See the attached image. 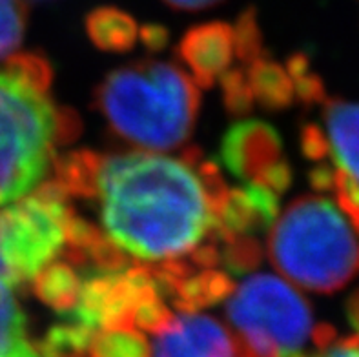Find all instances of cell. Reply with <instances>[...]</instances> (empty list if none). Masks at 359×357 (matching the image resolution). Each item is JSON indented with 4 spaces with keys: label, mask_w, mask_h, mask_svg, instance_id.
Returning a JSON list of instances; mask_svg holds the SVG:
<instances>
[{
    "label": "cell",
    "mask_w": 359,
    "mask_h": 357,
    "mask_svg": "<svg viewBox=\"0 0 359 357\" xmlns=\"http://www.w3.org/2000/svg\"><path fill=\"white\" fill-rule=\"evenodd\" d=\"M228 188L199 149L100 155L90 201L102 231L141 262L187 257L210 239Z\"/></svg>",
    "instance_id": "1"
},
{
    "label": "cell",
    "mask_w": 359,
    "mask_h": 357,
    "mask_svg": "<svg viewBox=\"0 0 359 357\" xmlns=\"http://www.w3.org/2000/svg\"><path fill=\"white\" fill-rule=\"evenodd\" d=\"M95 99L109 130L148 151L181 146L196 126L201 105L190 75L159 60L114 69L99 84Z\"/></svg>",
    "instance_id": "2"
},
{
    "label": "cell",
    "mask_w": 359,
    "mask_h": 357,
    "mask_svg": "<svg viewBox=\"0 0 359 357\" xmlns=\"http://www.w3.org/2000/svg\"><path fill=\"white\" fill-rule=\"evenodd\" d=\"M269 255L292 283L332 294L359 274V236L336 203L303 195L270 228Z\"/></svg>",
    "instance_id": "3"
},
{
    "label": "cell",
    "mask_w": 359,
    "mask_h": 357,
    "mask_svg": "<svg viewBox=\"0 0 359 357\" xmlns=\"http://www.w3.org/2000/svg\"><path fill=\"white\" fill-rule=\"evenodd\" d=\"M79 128L73 112L55 108L48 91L6 62L0 69V206L41 186L57 157L55 146L69 142Z\"/></svg>",
    "instance_id": "4"
},
{
    "label": "cell",
    "mask_w": 359,
    "mask_h": 357,
    "mask_svg": "<svg viewBox=\"0 0 359 357\" xmlns=\"http://www.w3.org/2000/svg\"><path fill=\"white\" fill-rule=\"evenodd\" d=\"M226 316L245 357H299L309 344L321 349L336 337L334 328L316 325L306 299L272 274H254L233 288Z\"/></svg>",
    "instance_id": "5"
},
{
    "label": "cell",
    "mask_w": 359,
    "mask_h": 357,
    "mask_svg": "<svg viewBox=\"0 0 359 357\" xmlns=\"http://www.w3.org/2000/svg\"><path fill=\"white\" fill-rule=\"evenodd\" d=\"M73 213L72 199L51 179L0 210V264L11 288L62 255Z\"/></svg>",
    "instance_id": "6"
},
{
    "label": "cell",
    "mask_w": 359,
    "mask_h": 357,
    "mask_svg": "<svg viewBox=\"0 0 359 357\" xmlns=\"http://www.w3.org/2000/svg\"><path fill=\"white\" fill-rule=\"evenodd\" d=\"M321 124H306L301 133L303 155L314 163L310 182L330 191L359 236V102H321Z\"/></svg>",
    "instance_id": "7"
},
{
    "label": "cell",
    "mask_w": 359,
    "mask_h": 357,
    "mask_svg": "<svg viewBox=\"0 0 359 357\" xmlns=\"http://www.w3.org/2000/svg\"><path fill=\"white\" fill-rule=\"evenodd\" d=\"M161 297L150 264L132 262L123 270L82 276L77 304L64 319L93 332L137 330V317L142 308Z\"/></svg>",
    "instance_id": "8"
},
{
    "label": "cell",
    "mask_w": 359,
    "mask_h": 357,
    "mask_svg": "<svg viewBox=\"0 0 359 357\" xmlns=\"http://www.w3.org/2000/svg\"><path fill=\"white\" fill-rule=\"evenodd\" d=\"M219 159L246 184L263 186L281 197L292 182L290 164L283 157L281 137L263 121H243L224 133Z\"/></svg>",
    "instance_id": "9"
},
{
    "label": "cell",
    "mask_w": 359,
    "mask_h": 357,
    "mask_svg": "<svg viewBox=\"0 0 359 357\" xmlns=\"http://www.w3.org/2000/svg\"><path fill=\"white\" fill-rule=\"evenodd\" d=\"M150 344L151 357H245L232 330L199 312L173 316Z\"/></svg>",
    "instance_id": "10"
},
{
    "label": "cell",
    "mask_w": 359,
    "mask_h": 357,
    "mask_svg": "<svg viewBox=\"0 0 359 357\" xmlns=\"http://www.w3.org/2000/svg\"><path fill=\"white\" fill-rule=\"evenodd\" d=\"M177 57L196 84L212 88L230 69L236 57L233 27L226 22L194 26L179 42Z\"/></svg>",
    "instance_id": "11"
},
{
    "label": "cell",
    "mask_w": 359,
    "mask_h": 357,
    "mask_svg": "<svg viewBox=\"0 0 359 357\" xmlns=\"http://www.w3.org/2000/svg\"><path fill=\"white\" fill-rule=\"evenodd\" d=\"M279 217V195L263 186L245 184L228 190L217 222L214 239L224 237H255L269 231Z\"/></svg>",
    "instance_id": "12"
},
{
    "label": "cell",
    "mask_w": 359,
    "mask_h": 357,
    "mask_svg": "<svg viewBox=\"0 0 359 357\" xmlns=\"http://www.w3.org/2000/svg\"><path fill=\"white\" fill-rule=\"evenodd\" d=\"M246 81L252 90L255 102L266 109H283L296 99L294 84L287 72V66H281L269 57V53L243 66Z\"/></svg>",
    "instance_id": "13"
},
{
    "label": "cell",
    "mask_w": 359,
    "mask_h": 357,
    "mask_svg": "<svg viewBox=\"0 0 359 357\" xmlns=\"http://www.w3.org/2000/svg\"><path fill=\"white\" fill-rule=\"evenodd\" d=\"M86 33L90 41L102 51L124 53L135 46L139 27L126 11L111 6L93 9L86 17Z\"/></svg>",
    "instance_id": "14"
},
{
    "label": "cell",
    "mask_w": 359,
    "mask_h": 357,
    "mask_svg": "<svg viewBox=\"0 0 359 357\" xmlns=\"http://www.w3.org/2000/svg\"><path fill=\"white\" fill-rule=\"evenodd\" d=\"M82 276L72 264L57 259L32 281V288L42 303L60 316H68L77 304Z\"/></svg>",
    "instance_id": "15"
},
{
    "label": "cell",
    "mask_w": 359,
    "mask_h": 357,
    "mask_svg": "<svg viewBox=\"0 0 359 357\" xmlns=\"http://www.w3.org/2000/svg\"><path fill=\"white\" fill-rule=\"evenodd\" d=\"M95 332L64 319L59 325L51 326L46 335L36 343L41 357H88V344Z\"/></svg>",
    "instance_id": "16"
},
{
    "label": "cell",
    "mask_w": 359,
    "mask_h": 357,
    "mask_svg": "<svg viewBox=\"0 0 359 357\" xmlns=\"http://www.w3.org/2000/svg\"><path fill=\"white\" fill-rule=\"evenodd\" d=\"M88 357H151V344L139 330H100L88 344Z\"/></svg>",
    "instance_id": "17"
},
{
    "label": "cell",
    "mask_w": 359,
    "mask_h": 357,
    "mask_svg": "<svg viewBox=\"0 0 359 357\" xmlns=\"http://www.w3.org/2000/svg\"><path fill=\"white\" fill-rule=\"evenodd\" d=\"M27 9L24 0H0V60L13 57L24 39Z\"/></svg>",
    "instance_id": "18"
},
{
    "label": "cell",
    "mask_w": 359,
    "mask_h": 357,
    "mask_svg": "<svg viewBox=\"0 0 359 357\" xmlns=\"http://www.w3.org/2000/svg\"><path fill=\"white\" fill-rule=\"evenodd\" d=\"M232 27L233 39H236V57L241 60L243 66L266 55L254 8H248L246 11H243Z\"/></svg>",
    "instance_id": "19"
},
{
    "label": "cell",
    "mask_w": 359,
    "mask_h": 357,
    "mask_svg": "<svg viewBox=\"0 0 359 357\" xmlns=\"http://www.w3.org/2000/svg\"><path fill=\"white\" fill-rule=\"evenodd\" d=\"M221 81V90H223L224 106L230 114L243 115L248 114L254 106V95L246 81V73L243 68H230Z\"/></svg>",
    "instance_id": "20"
},
{
    "label": "cell",
    "mask_w": 359,
    "mask_h": 357,
    "mask_svg": "<svg viewBox=\"0 0 359 357\" xmlns=\"http://www.w3.org/2000/svg\"><path fill=\"white\" fill-rule=\"evenodd\" d=\"M299 357H359V332L348 337H334L321 349H314Z\"/></svg>",
    "instance_id": "21"
},
{
    "label": "cell",
    "mask_w": 359,
    "mask_h": 357,
    "mask_svg": "<svg viewBox=\"0 0 359 357\" xmlns=\"http://www.w3.org/2000/svg\"><path fill=\"white\" fill-rule=\"evenodd\" d=\"M139 35H141L142 44H144L150 51L163 50L164 46L168 44V39H170L168 29L159 26V24H146V26L141 27Z\"/></svg>",
    "instance_id": "22"
},
{
    "label": "cell",
    "mask_w": 359,
    "mask_h": 357,
    "mask_svg": "<svg viewBox=\"0 0 359 357\" xmlns=\"http://www.w3.org/2000/svg\"><path fill=\"white\" fill-rule=\"evenodd\" d=\"M163 2L173 9H181V11H199V9L212 8L223 0H163Z\"/></svg>",
    "instance_id": "23"
},
{
    "label": "cell",
    "mask_w": 359,
    "mask_h": 357,
    "mask_svg": "<svg viewBox=\"0 0 359 357\" xmlns=\"http://www.w3.org/2000/svg\"><path fill=\"white\" fill-rule=\"evenodd\" d=\"M24 2H32V4H39V2H48V0H24Z\"/></svg>",
    "instance_id": "24"
}]
</instances>
